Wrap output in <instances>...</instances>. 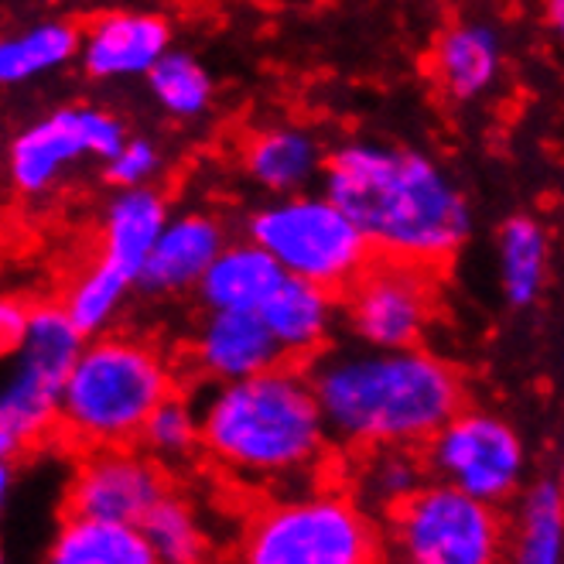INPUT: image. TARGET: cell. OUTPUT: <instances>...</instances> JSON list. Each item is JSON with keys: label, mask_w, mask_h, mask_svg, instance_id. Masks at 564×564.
<instances>
[{"label": "cell", "mask_w": 564, "mask_h": 564, "mask_svg": "<svg viewBox=\"0 0 564 564\" xmlns=\"http://www.w3.org/2000/svg\"><path fill=\"white\" fill-rule=\"evenodd\" d=\"M322 192L356 219L377 257L438 268L473 237L466 192L417 148L346 141L325 158Z\"/></svg>", "instance_id": "6da1fadb"}, {"label": "cell", "mask_w": 564, "mask_h": 564, "mask_svg": "<svg viewBox=\"0 0 564 564\" xmlns=\"http://www.w3.org/2000/svg\"><path fill=\"white\" fill-rule=\"evenodd\" d=\"M203 414V455L240 486L291 492L315 486L336 442L302 362H278L247 380L216 383Z\"/></svg>", "instance_id": "7a4b0ae2"}, {"label": "cell", "mask_w": 564, "mask_h": 564, "mask_svg": "<svg viewBox=\"0 0 564 564\" xmlns=\"http://www.w3.org/2000/svg\"><path fill=\"white\" fill-rule=\"evenodd\" d=\"M332 438L346 448H424L466 408V380L448 359L411 349H328L308 362Z\"/></svg>", "instance_id": "3957f363"}, {"label": "cell", "mask_w": 564, "mask_h": 564, "mask_svg": "<svg viewBox=\"0 0 564 564\" xmlns=\"http://www.w3.org/2000/svg\"><path fill=\"white\" fill-rule=\"evenodd\" d=\"M172 393H178L175 370L154 343L120 332L86 339L62 390L58 435L79 452L138 445Z\"/></svg>", "instance_id": "277c9868"}, {"label": "cell", "mask_w": 564, "mask_h": 564, "mask_svg": "<svg viewBox=\"0 0 564 564\" xmlns=\"http://www.w3.org/2000/svg\"><path fill=\"white\" fill-rule=\"evenodd\" d=\"M234 564H387L383 520L349 489L278 492L247 513Z\"/></svg>", "instance_id": "5b68a950"}, {"label": "cell", "mask_w": 564, "mask_h": 564, "mask_svg": "<svg viewBox=\"0 0 564 564\" xmlns=\"http://www.w3.org/2000/svg\"><path fill=\"white\" fill-rule=\"evenodd\" d=\"M247 237L268 250L284 274L346 291L370 268L377 250L328 192L274 195L250 213Z\"/></svg>", "instance_id": "8992f818"}, {"label": "cell", "mask_w": 564, "mask_h": 564, "mask_svg": "<svg viewBox=\"0 0 564 564\" xmlns=\"http://www.w3.org/2000/svg\"><path fill=\"white\" fill-rule=\"evenodd\" d=\"M86 336L62 305H35L24 339L8 352L11 367L0 390V458L14 462L58 431L62 390Z\"/></svg>", "instance_id": "52a82bcc"}, {"label": "cell", "mask_w": 564, "mask_h": 564, "mask_svg": "<svg viewBox=\"0 0 564 564\" xmlns=\"http://www.w3.org/2000/svg\"><path fill=\"white\" fill-rule=\"evenodd\" d=\"M387 564H503L507 520L452 482L427 479L383 520Z\"/></svg>", "instance_id": "ba28073f"}, {"label": "cell", "mask_w": 564, "mask_h": 564, "mask_svg": "<svg viewBox=\"0 0 564 564\" xmlns=\"http://www.w3.org/2000/svg\"><path fill=\"white\" fill-rule=\"evenodd\" d=\"M127 127L117 113L99 107H58L39 120H31L11 138L8 148V178L24 198L52 192L62 175L79 161L96 158L110 161L127 144Z\"/></svg>", "instance_id": "9c48e42d"}, {"label": "cell", "mask_w": 564, "mask_h": 564, "mask_svg": "<svg viewBox=\"0 0 564 564\" xmlns=\"http://www.w3.org/2000/svg\"><path fill=\"white\" fill-rule=\"evenodd\" d=\"M431 479L452 482L486 503L503 507L520 492L527 452L517 427L492 411L462 408L435 438L424 445Z\"/></svg>", "instance_id": "30bf717a"}, {"label": "cell", "mask_w": 564, "mask_h": 564, "mask_svg": "<svg viewBox=\"0 0 564 564\" xmlns=\"http://www.w3.org/2000/svg\"><path fill=\"white\" fill-rule=\"evenodd\" d=\"M438 288L431 268L411 260L373 257V263L343 291V318L359 346L411 349L421 346L435 318Z\"/></svg>", "instance_id": "8fae6325"}, {"label": "cell", "mask_w": 564, "mask_h": 564, "mask_svg": "<svg viewBox=\"0 0 564 564\" xmlns=\"http://www.w3.org/2000/svg\"><path fill=\"white\" fill-rule=\"evenodd\" d=\"M169 489V469L141 445L89 448L65 486V513L141 527Z\"/></svg>", "instance_id": "7c38bea8"}, {"label": "cell", "mask_w": 564, "mask_h": 564, "mask_svg": "<svg viewBox=\"0 0 564 564\" xmlns=\"http://www.w3.org/2000/svg\"><path fill=\"white\" fill-rule=\"evenodd\" d=\"M169 52H172V28L161 14L110 11L83 31L79 65L96 83L148 79V73Z\"/></svg>", "instance_id": "4fadbf2b"}, {"label": "cell", "mask_w": 564, "mask_h": 564, "mask_svg": "<svg viewBox=\"0 0 564 564\" xmlns=\"http://www.w3.org/2000/svg\"><path fill=\"white\" fill-rule=\"evenodd\" d=\"M195 370L213 383L257 377L284 362L260 312H206L192 339Z\"/></svg>", "instance_id": "5bb4252c"}, {"label": "cell", "mask_w": 564, "mask_h": 564, "mask_svg": "<svg viewBox=\"0 0 564 564\" xmlns=\"http://www.w3.org/2000/svg\"><path fill=\"white\" fill-rule=\"evenodd\" d=\"M503 73V35L489 21H455L431 48V79L452 104L482 99Z\"/></svg>", "instance_id": "9a60e30c"}, {"label": "cell", "mask_w": 564, "mask_h": 564, "mask_svg": "<svg viewBox=\"0 0 564 564\" xmlns=\"http://www.w3.org/2000/svg\"><path fill=\"white\" fill-rule=\"evenodd\" d=\"M226 229L209 213H182L172 216L164 234L148 257L144 271L138 278V288L148 294H178L188 288H198L213 268V260L226 247Z\"/></svg>", "instance_id": "2e32d148"}, {"label": "cell", "mask_w": 564, "mask_h": 564, "mask_svg": "<svg viewBox=\"0 0 564 564\" xmlns=\"http://www.w3.org/2000/svg\"><path fill=\"white\" fill-rule=\"evenodd\" d=\"M339 312H343L339 291L291 274L268 297V305L260 308L271 336L281 346V356L288 362H302V367H308L315 356H322Z\"/></svg>", "instance_id": "e0dca14e"}, {"label": "cell", "mask_w": 564, "mask_h": 564, "mask_svg": "<svg viewBox=\"0 0 564 564\" xmlns=\"http://www.w3.org/2000/svg\"><path fill=\"white\" fill-rule=\"evenodd\" d=\"M284 268L257 240H229L195 294L206 312H260L281 288Z\"/></svg>", "instance_id": "ac0fdd59"}, {"label": "cell", "mask_w": 564, "mask_h": 564, "mask_svg": "<svg viewBox=\"0 0 564 564\" xmlns=\"http://www.w3.org/2000/svg\"><path fill=\"white\" fill-rule=\"evenodd\" d=\"M169 219V203L158 188H117L104 209V226H99V257H107L138 281Z\"/></svg>", "instance_id": "d6986e66"}, {"label": "cell", "mask_w": 564, "mask_h": 564, "mask_svg": "<svg viewBox=\"0 0 564 564\" xmlns=\"http://www.w3.org/2000/svg\"><path fill=\"white\" fill-rule=\"evenodd\" d=\"M325 158L328 154L308 130L291 123L263 127L243 144V169L268 195H294L322 182Z\"/></svg>", "instance_id": "ffe728a7"}, {"label": "cell", "mask_w": 564, "mask_h": 564, "mask_svg": "<svg viewBox=\"0 0 564 564\" xmlns=\"http://www.w3.org/2000/svg\"><path fill=\"white\" fill-rule=\"evenodd\" d=\"M42 564H161L144 530L65 513L52 534Z\"/></svg>", "instance_id": "44dd1931"}, {"label": "cell", "mask_w": 564, "mask_h": 564, "mask_svg": "<svg viewBox=\"0 0 564 564\" xmlns=\"http://www.w3.org/2000/svg\"><path fill=\"white\" fill-rule=\"evenodd\" d=\"M551 240L534 216H510L496 234V274L510 308H530L547 284Z\"/></svg>", "instance_id": "7402d4cb"}, {"label": "cell", "mask_w": 564, "mask_h": 564, "mask_svg": "<svg viewBox=\"0 0 564 564\" xmlns=\"http://www.w3.org/2000/svg\"><path fill=\"white\" fill-rule=\"evenodd\" d=\"M359 455L362 458L356 466L349 492L380 520H387L397 507L408 503L431 476L424 448L383 445V448H362Z\"/></svg>", "instance_id": "603a6c76"}, {"label": "cell", "mask_w": 564, "mask_h": 564, "mask_svg": "<svg viewBox=\"0 0 564 564\" xmlns=\"http://www.w3.org/2000/svg\"><path fill=\"white\" fill-rule=\"evenodd\" d=\"M79 48H83V31H76L69 21L31 24L0 45V83L24 86L39 76L58 73L73 58L79 62Z\"/></svg>", "instance_id": "cb8c5ba5"}, {"label": "cell", "mask_w": 564, "mask_h": 564, "mask_svg": "<svg viewBox=\"0 0 564 564\" xmlns=\"http://www.w3.org/2000/svg\"><path fill=\"white\" fill-rule=\"evenodd\" d=\"M510 564H564V489L541 479L520 496Z\"/></svg>", "instance_id": "d4e9b609"}, {"label": "cell", "mask_w": 564, "mask_h": 564, "mask_svg": "<svg viewBox=\"0 0 564 564\" xmlns=\"http://www.w3.org/2000/svg\"><path fill=\"white\" fill-rule=\"evenodd\" d=\"M138 288V281L127 271H120L117 263H110L107 257H96L86 271H79L73 278V284L62 294V308L76 322V328L86 339L107 336L113 318L120 315L127 294Z\"/></svg>", "instance_id": "484cf974"}, {"label": "cell", "mask_w": 564, "mask_h": 564, "mask_svg": "<svg viewBox=\"0 0 564 564\" xmlns=\"http://www.w3.org/2000/svg\"><path fill=\"white\" fill-rule=\"evenodd\" d=\"M141 530L161 564H206L209 561L213 541H209L203 517H198L192 500H185V496L172 489L164 492L158 507L144 517Z\"/></svg>", "instance_id": "4316f807"}, {"label": "cell", "mask_w": 564, "mask_h": 564, "mask_svg": "<svg viewBox=\"0 0 564 564\" xmlns=\"http://www.w3.org/2000/svg\"><path fill=\"white\" fill-rule=\"evenodd\" d=\"M148 89L158 99V107L178 120L203 117L213 107V93H216L206 65L178 48H172L148 73Z\"/></svg>", "instance_id": "83f0119b"}, {"label": "cell", "mask_w": 564, "mask_h": 564, "mask_svg": "<svg viewBox=\"0 0 564 564\" xmlns=\"http://www.w3.org/2000/svg\"><path fill=\"white\" fill-rule=\"evenodd\" d=\"M148 455H154L164 469L203 452V414L182 393H172L151 421L144 424V435L138 442Z\"/></svg>", "instance_id": "f1b7e54d"}, {"label": "cell", "mask_w": 564, "mask_h": 564, "mask_svg": "<svg viewBox=\"0 0 564 564\" xmlns=\"http://www.w3.org/2000/svg\"><path fill=\"white\" fill-rule=\"evenodd\" d=\"M107 182L117 185V188H138V185H148L158 169H161V154L151 141L144 138H130L120 154H113L107 164Z\"/></svg>", "instance_id": "f546056e"}, {"label": "cell", "mask_w": 564, "mask_h": 564, "mask_svg": "<svg viewBox=\"0 0 564 564\" xmlns=\"http://www.w3.org/2000/svg\"><path fill=\"white\" fill-rule=\"evenodd\" d=\"M31 308L35 305H24L18 297H4L0 302V343H4L8 352L24 339V332L31 325Z\"/></svg>", "instance_id": "4dcf8cb0"}, {"label": "cell", "mask_w": 564, "mask_h": 564, "mask_svg": "<svg viewBox=\"0 0 564 564\" xmlns=\"http://www.w3.org/2000/svg\"><path fill=\"white\" fill-rule=\"evenodd\" d=\"M544 18H547L551 35L564 48V0H544Z\"/></svg>", "instance_id": "1f68e13d"}, {"label": "cell", "mask_w": 564, "mask_h": 564, "mask_svg": "<svg viewBox=\"0 0 564 564\" xmlns=\"http://www.w3.org/2000/svg\"><path fill=\"white\" fill-rule=\"evenodd\" d=\"M557 482H561V489H564V466H561V479H557Z\"/></svg>", "instance_id": "d6a6232c"}]
</instances>
